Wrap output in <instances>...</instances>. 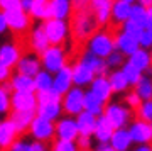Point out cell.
Wrapping results in <instances>:
<instances>
[{"instance_id":"6da1fadb","label":"cell","mask_w":152,"mask_h":151,"mask_svg":"<svg viewBox=\"0 0 152 151\" xmlns=\"http://www.w3.org/2000/svg\"><path fill=\"white\" fill-rule=\"evenodd\" d=\"M5 19L9 24V31L15 38H26L31 33V21L32 17L29 16L24 9H12V10H5Z\"/></svg>"},{"instance_id":"7a4b0ae2","label":"cell","mask_w":152,"mask_h":151,"mask_svg":"<svg viewBox=\"0 0 152 151\" xmlns=\"http://www.w3.org/2000/svg\"><path fill=\"white\" fill-rule=\"evenodd\" d=\"M41 61H42L44 70L51 71V73H56L64 65H68V54H66L63 44H51L41 54Z\"/></svg>"},{"instance_id":"3957f363","label":"cell","mask_w":152,"mask_h":151,"mask_svg":"<svg viewBox=\"0 0 152 151\" xmlns=\"http://www.w3.org/2000/svg\"><path fill=\"white\" fill-rule=\"evenodd\" d=\"M113 48H117V39L112 36V34L103 27V31L100 29L95 36H93L90 41H88V51L96 56H102V58H107Z\"/></svg>"},{"instance_id":"277c9868","label":"cell","mask_w":152,"mask_h":151,"mask_svg":"<svg viewBox=\"0 0 152 151\" xmlns=\"http://www.w3.org/2000/svg\"><path fill=\"white\" fill-rule=\"evenodd\" d=\"M29 134L34 139L44 141V143H53L56 139V124L51 119H46L42 115L36 114L32 124L29 127Z\"/></svg>"},{"instance_id":"5b68a950","label":"cell","mask_w":152,"mask_h":151,"mask_svg":"<svg viewBox=\"0 0 152 151\" xmlns=\"http://www.w3.org/2000/svg\"><path fill=\"white\" fill-rule=\"evenodd\" d=\"M42 24H44V31L48 34L51 44H64L66 43V38H68V33H69V24H66L64 19L51 17V19L42 21Z\"/></svg>"},{"instance_id":"8992f818","label":"cell","mask_w":152,"mask_h":151,"mask_svg":"<svg viewBox=\"0 0 152 151\" xmlns=\"http://www.w3.org/2000/svg\"><path fill=\"white\" fill-rule=\"evenodd\" d=\"M85 110V92L76 85L63 95V112L68 115H78Z\"/></svg>"},{"instance_id":"52a82bcc","label":"cell","mask_w":152,"mask_h":151,"mask_svg":"<svg viewBox=\"0 0 152 151\" xmlns=\"http://www.w3.org/2000/svg\"><path fill=\"white\" fill-rule=\"evenodd\" d=\"M24 53H26L24 51V46L19 41L2 44L0 46V63L9 66V68H15L17 63H19V59L22 58Z\"/></svg>"},{"instance_id":"ba28073f","label":"cell","mask_w":152,"mask_h":151,"mask_svg":"<svg viewBox=\"0 0 152 151\" xmlns=\"http://www.w3.org/2000/svg\"><path fill=\"white\" fill-rule=\"evenodd\" d=\"M49 46H51V43H49L48 34H46V31H44V24L34 27L32 31L29 33V36H27V49L31 51V53H36V54L41 56Z\"/></svg>"},{"instance_id":"9c48e42d","label":"cell","mask_w":152,"mask_h":151,"mask_svg":"<svg viewBox=\"0 0 152 151\" xmlns=\"http://www.w3.org/2000/svg\"><path fill=\"white\" fill-rule=\"evenodd\" d=\"M41 66H42V61H41V56L36 53H24L22 58L19 59L15 70L19 73H24V75H29V76H36L41 71Z\"/></svg>"},{"instance_id":"30bf717a","label":"cell","mask_w":152,"mask_h":151,"mask_svg":"<svg viewBox=\"0 0 152 151\" xmlns=\"http://www.w3.org/2000/svg\"><path fill=\"white\" fill-rule=\"evenodd\" d=\"M37 93L36 92H12V110H36Z\"/></svg>"},{"instance_id":"8fae6325","label":"cell","mask_w":152,"mask_h":151,"mask_svg":"<svg viewBox=\"0 0 152 151\" xmlns=\"http://www.w3.org/2000/svg\"><path fill=\"white\" fill-rule=\"evenodd\" d=\"M17 138H20V132L10 119L7 117L5 121H0V150H10Z\"/></svg>"},{"instance_id":"7c38bea8","label":"cell","mask_w":152,"mask_h":151,"mask_svg":"<svg viewBox=\"0 0 152 151\" xmlns=\"http://www.w3.org/2000/svg\"><path fill=\"white\" fill-rule=\"evenodd\" d=\"M73 81H75L78 87H83V85H88L95 80V71L90 68L86 61L83 59H78L73 63Z\"/></svg>"},{"instance_id":"4fadbf2b","label":"cell","mask_w":152,"mask_h":151,"mask_svg":"<svg viewBox=\"0 0 152 151\" xmlns=\"http://www.w3.org/2000/svg\"><path fill=\"white\" fill-rule=\"evenodd\" d=\"M36 110H10L9 112V119H10L14 126L17 127V131L22 134H27L29 127L32 124L34 117H36Z\"/></svg>"},{"instance_id":"5bb4252c","label":"cell","mask_w":152,"mask_h":151,"mask_svg":"<svg viewBox=\"0 0 152 151\" xmlns=\"http://www.w3.org/2000/svg\"><path fill=\"white\" fill-rule=\"evenodd\" d=\"M73 83H75V81H73V66H71V65H64L59 71H56L53 88H54L58 93L64 95V93L71 88Z\"/></svg>"},{"instance_id":"9a60e30c","label":"cell","mask_w":152,"mask_h":151,"mask_svg":"<svg viewBox=\"0 0 152 151\" xmlns=\"http://www.w3.org/2000/svg\"><path fill=\"white\" fill-rule=\"evenodd\" d=\"M78 136H80V129H78V122L75 119L63 117L56 122V138L75 141Z\"/></svg>"},{"instance_id":"2e32d148","label":"cell","mask_w":152,"mask_h":151,"mask_svg":"<svg viewBox=\"0 0 152 151\" xmlns=\"http://www.w3.org/2000/svg\"><path fill=\"white\" fill-rule=\"evenodd\" d=\"M105 115L112 121V124L115 126V129H120V127H124L125 122L129 121L130 117V110L125 107H120L117 104L113 105H108V107L105 109Z\"/></svg>"},{"instance_id":"e0dca14e","label":"cell","mask_w":152,"mask_h":151,"mask_svg":"<svg viewBox=\"0 0 152 151\" xmlns=\"http://www.w3.org/2000/svg\"><path fill=\"white\" fill-rule=\"evenodd\" d=\"M115 132V126L112 124V121H110L107 115H100L96 119V127H95V136H96V139L100 143H107V141L112 139V136Z\"/></svg>"},{"instance_id":"ac0fdd59","label":"cell","mask_w":152,"mask_h":151,"mask_svg":"<svg viewBox=\"0 0 152 151\" xmlns=\"http://www.w3.org/2000/svg\"><path fill=\"white\" fill-rule=\"evenodd\" d=\"M115 0H90V5L95 10L98 21L102 26H107V22L110 21V16H112V7H113Z\"/></svg>"},{"instance_id":"d6986e66","label":"cell","mask_w":152,"mask_h":151,"mask_svg":"<svg viewBox=\"0 0 152 151\" xmlns=\"http://www.w3.org/2000/svg\"><path fill=\"white\" fill-rule=\"evenodd\" d=\"M10 85L14 92H36V81L34 76L24 75V73H14L10 76Z\"/></svg>"},{"instance_id":"ffe728a7","label":"cell","mask_w":152,"mask_h":151,"mask_svg":"<svg viewBox=\"0 0 152 151\" xmlns=\"http://www.w3.org/2000/svg\"><path fill=\"white\" fill-rule=\"evenodd\" d=\"M76 122H78V129L80 134L90 136L95 134V127H96V115L91 114L90 110H83L76 115Z\"/></svg>"},{"instance_id":"44dd1931","label":"cell","mask_w":152,"mask_h":151,"mask_svg":"<svg viewBox=\"0 0 152 151\" xmlns=\"http://www.w3.org/2000/svg\"><path fill=\"white\" fill-rule=\"evenodd\" d=\"M130 136H132V141H135L139 144L149 143L152 139V126L145 121H139L130 127Z\"/></svg>"},{"instance_id":"7402d4cb","label":"cell","mask_w":152,"mask_h":151,"mask_svg":"<svg viewBox=\"0 0 152 151\" xmlns=\"http://www.w3.org/2000/svg\"><path fill=\"white\" fill-rule=\"evenodd\" d=\"M61 110H63V100H49V102L37 104V109H36V112L39 115L51 119V121H56L59 117Z\"/></svg>"},{"instance_id":"603a6c76","label":"cell","mask_w":152,"mask_h":151,"mask_svg":"<svg viewBox=\"0 0 152 151\" xmlns=\"http://www.w3.org/2000/svg\"><path fill=\"white\" fill-rule=\"evenodd\" d=\"M29 16L37 21L51 19V0H32Z\"/></svg>"},{"instance_id":"cb8c5ba5","label":"cell","mask_w":152,"mask_h":151,"mask_svg":"<svg viewBox=\"0 0 152 151\" xmlns=\"http://www.w3.org/2000/svg\"><path fill=\"white\" fill-rule=\"evenodd\" d=\"M91 90L96 93L105 104H107L108 102V98H110V95H112V90H113V88H112L110 80H107L103 75H100V76H96V78L91 81Z\"/></svg>"},{"instance_id":"d4e9b609","label":"cell","mask_w":152,"mask_h":151,"mask_svg":"<svg viewBox=\"0 0 152 151\" xmlns=\"http://www.w3.org/2000/svg\"><path fill=\"white\" fill-rule=\"evenodd\" d=\"M73 12V0H51V17L68 19Z\"/></svg>"},{"instance_id":"484cf974","label":"cell","mask_w":152,"mask_h":151,"mask_svg":"<svg viewBox=\"0 0 152 151\" xmlns=\"http://www.w3.org/2000/svg\"><path fill=\"white\" fill-rule=\"evenodd\" d=\"M139 44H140L139 39H135L134 36H130V34H127L125 31H122L118 39H117V48H118L124 54H129V56L139 49Z\"/></svg>"},{"instance_id":"4316f807","label":"cell","mask_w":152,"mask_h":151,"mask_svg":"<svg viewBox=\"0 0 152 151\" xmlns=\"http://www.w3.org/2000/svg\"><path fill=\"white\" fill-rule=\"evenodd\" d=\"M103 107H105V102L93 90L85 92V110H90L95 115H102L103 114Z\"/></svg>"},{"instance_id":"83f0119b","label":"cell","mask_w":152,"mask_h":151,"mask_svg":"<svg viewBox=\"0 0 152 151\" xmlns=\"http://www.w3.org/2000/svg\"><path fill=\"white\" fill-rule=\"evenodd\" d=\"M132 141V136H130V131H125V129H117L112 136V146H113V150L117 151H124L129 148Z\"/></svg>"},{"instance_id":"f1b7e54d","label":"cell","mask_w":152,"mask_h":151,"mask_svg":"<svg viewBox=\"0 0 152 151\" xmlns=\"http://www.w3.org/2000/svg\"><path fill=\"white\" fill-rule=\"evenodd\" d=\"M151 54L147 53V51H144V49H137L135 53L130 54V63L132 65H135L139 70H149L151 68Z\"/></svg>"},{"instance_id":"f546056e","label":"cell","mask_w":152,"mask_h":151,"mask_svg":"<svg viewBox=\"0 0 152 151\" xmlns=\"http://www.w3.org/2000/svg\"><path fill=\"white\" fill-rule=\"evenodd\" d=\"M34 81H36V92H42V90H49V88H53L54 78L51 76V71L41 70L37 75L34 76Z\"/></svg>"},{"instance_id":"4dcf8cb0","label":"cell","mask_w":152,"mask_h":151,"mask_svg":"<svg viewBox=\"0 0 152 151\" xmlns=\"http://www.w3.org/2000/svg\"><path fill=\"white\" fill-rule=\"evenodd\" d=\"M130 21H134L135 24H139V26L145 27L147 24V9L144 4H140V5H134L130 10V17H129Z\"/></svg>"},{"instance_id":"1f68e13d","label":"cell","mask_w":152,"mask_h":151,"mask_svg":"<svg viewBox=\"0 0 152 151\" xmlns=\"http://www.w3.org/2000/svg\"><path fill=\"white\" fill-rule=\"evenodd\" d=\"M124 75L127 76V80H129V83H130V85H137V83H139V81H140V78H142V70H139V68H137L135 65H132L130 61H129V63H125L124 65Z\"/></svg>"},{"instance_id":"d6a6232c","label":"cell","mask_w":152,"mask_h":151,"mask_svg":"<svg viewBox=\"0 0 152 151\" xmlns=\"http://www.w3.org/2000/svg\"><path fill=\"white\" fill-rule=\"evenodd\" d=\"M135 92L140 95L142 100H151L152 98V80L151 78H147V76L140 78V81L137 83Z\"/></svg>"},{"instance_id":"836d02e7","label":"cell","mask_w":152,"mask_h":151,"mask_svg":"<svg viewBox=\"0 0 152 151\" xmlns=\"http://www.w3.org/2000/svg\"><path fill=\"white\" fill-rule=\"evenodd\" d=\"M12 110V92L0 85V115H5Z\"/></svg>"},{"instance_id":"e575fe53","label":"cell","mask_w":152,"mask_h":151,"mask_svg":"<svg viewBox=\"0 0 152 151\" xmlns=\"http://www.w3.org/2000/svg\"><path fill=\"white\" fill-rule=\"evenodd\" d=\"M110 83H112V88L115 92H124L125 88L129 87V80L127 76L124 75V71H115L110 75Z\"/></svg>"},{"instance_id":"d590c367","label":"cell","mask_w":152,"mask_h":151,"mask_svg":"<svg viewBox=\"0 0 152 151\" xmlns=\"http://www.w3.org/2000/svg\"><path fill=\"white\" fill-rule=\"evenodd\" d=\"M135 115H137L139 121L151 122V121H152V102H149V100L142 102L140 105L135 109Z\"/></svg>"},{"instance_id":"8d00e7d4","label":"cell","mask_w":152,"mask_h":151,"mask_svg":"<svg viewBox=\"0 0 152 151\" xmlns=\"http://www.w3.org/2000/svg\"><path fill=\"white\" fill-rule=\"evenodd\" d=\"M51 146H53L54 151H76L78 150V146H76L75 141L63 139V138H56V139L51 143Z\"/></svg>"},{"instance_id":"74e56055","label":"cell","mask_w":152,"mask_h":151,"mask_svg":"<svg viewBox=\"0 0 152 151\" xmlns=\"http://www.w3.org/2000/svg\"><path fill=\"white\" fill-rule=\"evenodd\" d=\"M124 31L127 34H130V36H134L135 39H140V34H142V31H144V27L142 26H139V24H135L134 21H129L124 24Z\"/></svg>"},{"instance_id":"f35d334b","label":"cell","mask_w":152,"mask_h":151,"mask_svg":"<svg viewBox=\"0 0 152 151\" xmlns=\"http://www.w3.org/2000/svg\"><path fill=\"white\" fill-rule=\"evenodd\" d=\"M0 9L4 12L12 9H22V0H0Z\"/></svg>"},{"instance_id":"ab89813d","label":"cell","mask_w":152,"mask_h":151,"mask_svg":"<svg viewBox=\"0 0 152 151\" xmlns=\"http://www.w3.org/2000/svg\"><path fill=\"white\" fill-rule=\"evenodd\" d=\"M125 102H127V105H130V109L135 110V109L142 104V98H140V95H139L137 92H130L127 97H125Z\"/></svg>"},{"instance_id":"60d3db41","label":"cell","mask_w":152,"mask_h":151,"mask_svg":"<svg viewBox=\"0 0 152 151\" xmlns=\"http://www.w3.org/2000/svg\"><path fill=\"white\" fill-rule=\"evenodd\" d=\"M124 53H112L107 56V63H108V66H120L122 63H124V56H122Z\"/></svg>"},{"instance_id":"b9f144b4","label":"cell","mask_w":152,"mask_h":151,"mask_svg":"<svg viewBox=\"0 0 152 151\" xmlns=\"http://www.w3.org/2000/svg\"><path fill=\"white\" fill-rule=\"evenodd\" d=\"M140 44L144 46V48H149V46H152V29H147V27H144V31H142L140 34Z\"/></svg>"},{"instance_id":"7bdbcfd3","label":"cell","mask_w":152,"mask_h":151,"mask_svg":"<svg viewBox=\"0 0 152 151\" xmlns=\"http://www.w3.org/2000/svg\"><path fill=\"white\" fill-rule=\"evenodd\" d=\"M10 150L12 151H31V143L24 141L22 139V136H20V138H17V141L12 144Z\"/></svg>"},{"instance_id":"ee69618b","label":"cell","mask_w":152,"mask_h":151,"mask_svg":"<svg viewBox=\"0 0 152 151\" xmlns=\"http://www.w3.org/2000/svg\"><path fill=\"white\" fill-rule=\"evenodd\" d=\"M76 146H78V150H90V148H91V141H90V136L80 134L78 138H76Z\"/></svg>"},{"instance_id":"f6af8a7d","label":"cell","mask_w":152,"mask_h":151,"mask_svg":"<svg viewBox=\"0 0 152 151\" xmlns=\"http://www.w3.org/2000/svg\"><path fill=\"white\" fill-rule=\"evenodd\" d=\"M10 76H12V68H9V66L0 63V85H2L4 81L10 80Z\"/></svg>"},{"instance_id":"bcb514c9","label":"cell","mask_w":152,"mask_h":151,"mask_svg":"<svg viewBox=\"0 0 152 151\" xmlns=\"http://www.w3.org/2000/svg\"><path fill=\"white\" fill-rule=\"evenodd\" d=\"M7 31H9V24H7V19H5V12L0 9V36H4Z\"/></svg>"},{"instance_id":"7dc6e473","label":"cell","mask_w":152,"mask_h":151,"mask_svg":"<svg viewBox=\"0 0 152 151\" xmlns=\"http://www.w3.org/2000/svg\"><path fill=\"white\" fill-rule=\"evenodd\" d=\"M46 150V143L39 139H34V143H31V151H44Z\"/></svg>"},{"instance_id":"c3c4849f","label":"cell","mask_w":152,"mask_h":151,"mask_svg":"<svg viewBox=\"0 0 152 151\" xmlns=\"http://www.w3.org/2000/svg\"><path fill=\"white\" fill-rule=\"evenodd\" d=\"M147 29H152V5L147 9V24H145Z\"/></svg>"},{"instance_id":"681fc988","label":"cell","mask_w":152,"mask_h":151,"mask_svg":"<svg viewBox=\"0 0 152 151\" xmlns=\"http://www.w3.org/2000/svg\"><path fill=\"white\" fill-rule=\"evenodd\" d=\"M98 151H113V146H110V144H107V143H102V144L96 148Z\"/></svg>"},{"instance_id":"f907efd6","label":"cell","mask_w":152,"mask_h":151,"mask_svg":"<svg viewBox=\"0 0 152 151\" xmlns=\"http://www.w3.org/2000/svg\"><path fill=\"white\" fill-rule=\"evenodd\" d=\"M31 5H32V0H22V9L29 14V10H31Z\"/></svg>"},{"instance_id":"816d5d0a","label":"cell","mask_w":152,"mask_h":151,"mask_svg":"<svg viewBox=\"0 0 152 151\" xmlns=\"http://www.w3.org/2000/svg\"><path fill=\"white\" fill-rule=\"evenodd\" d=\"M88 4H90V0H73V7H83Z\"/></svg>"},{"instance_id":"f5cc1de1","label":"cell","mask_w":152,"mask_h":151,"mask_svg":"<svg viewBox=\"0 0 152 151\" xmlns=\"http://www.w3.org/2000/svg\"><path fill=\"white\" fill-rule=\"evenodd\" d=\"M140 4H144L145 7H151L152 5V0H140Z\"/></svg>"},{"instance_id":"db71d44e","label":"cell","mask_w":152,"mask_h":151,"mask_svg":"<svg viewBox=\"0 0 152 151\" xmlns=\"http://www.w3.org/2000/svg\"><path fill=\"white\" fill-rule=\"evenodd\" d=\"M151 126H152V124H151ZM151 146H152V139H151Z\"/></svg>"},{"instance_id":"11a10c76","label":"cell","mask_w":152,"mask_h":151,"mask_svg":"<svg viewBox=\"0 0 152 151\" xmlns=\"http://www.w3.org/2000/svg\"><path fill=\"white\" fill-rule=\"evenodd\" d=\"M127 2H132V0H127Z\"/></svg>"},{"instance_id":"9f6ffc18","label":"cell","mask_w":152,"mask_h":151,"mask_svg":"<svg viewBox=\"0 0 152 151\" xmlns=\"http://www.w3.org/2000/svg\"><path fill=\"white\" fill-rule=\"evenodd\" d=\"M151 59H152V54H151Z\"/></svg>"}]
</instances>
